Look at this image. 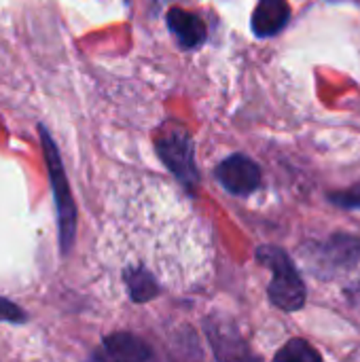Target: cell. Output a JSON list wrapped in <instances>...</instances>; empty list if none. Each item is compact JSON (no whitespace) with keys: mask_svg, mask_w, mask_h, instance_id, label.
<instances>
[{"mask_svg":"<svg viewBox=\"0 0 360 362\" xmlns=\"http://www.w3.org/2000/svg\"><path fill=\"white\" fill-rule=\"evenodd\" d=\"M257 261L272 272V282L267 286V297L272 305L289 314L299 312L306 305L308 288L291 257L282 248L265 244L257 248Z\"/></svg>","mask_w":360,"mask_h":362,"instance_id":"cell-1","label":"cell"},{"mask_svg":"<svg viewBox=\"0 0 360 362\" xmlns=\"http://www.w3.org/2000/svg\"><path fill=\"white\" fill-rule=\"evenodd\" d=\"M151 348L132 333L108 335L102 346L91 354L89 362H146Z\"/></svg>","mask_w":360,"mask_h":362,"instance_id":"cell-7","label":"cell"},{"mask_svg":"<svg viewBox=\"0 0 360 362\" xmlns=\"http://www.w3.org/2000/svg\"><path fill=\"white\" fill-rule=\"evenodd\" d=\"M329 202L335 204L342 210H360V182L346 189V191H335L329 195Z\"/></svg>","mask_w":360,"mask_h":362,"instance_id":"cell-12","label":"cell"},{"mask_svg":"<svg viewBox=\"0 0 360 362\" xmlns=\"http://www.w3.org/2000/svg\"><path fill=\"white\" fill-rule=\"evenodd\" d=\"M40 142H42V155H45L47 174H49V182H51V191H53V202H55L59 248H62V255H68L74 244V235H76V206H74V199L70 193V182L66 176L57 144L45 125H40Z\"/></svg>","mask_w":360,"mask_h":362,"instance_id":"cell-2","label":"cell"},{"mask_svg":"<svg viewBox=\"0 0 360 362\" xmlns=\"http://www.w3.org/2000/svg\"><path fill=\"white\" fill-rule=\"evenodd\" d=\"M274 362H323V356L306 339H291L278 350Z\"/></svg>","mask_w":360,"mask_h":362,"instance_id":"cell-11","label":"cell"},{"mask_svg":"<svg viewBox=\"0 0 360 362\" xmlns=\"http://www.w3.org/2000/svg\"><path fill=\"white\" fill-rule=\"evenodd\" d=\"M219 185L238 197H246L261 187V168L246 155H231L219 163L214 172Z\"/></svg>","mask_w":360,"mask_h":362,"instance_id":"cell-5","label":"cell"},{"mask_svg":"<svg viewBox=\"0 0 360 362\" xmlns=\"http://www.w3.org/2000/svg\"><path fill=\"white\" fill-rule=\"evenodd\" d=\"M155 151L163 165L178 178L187 191H195L199 185V172L195 165V146L191 134L176 123L159 129L155 138Z\"/></svg>","mask_w":360,"mask_h":362,"instance_id":"cell-4","label":"cell"},{"mask_svg":"<svg viewBox=\"0 0 360 362\" xmlns=\"http://www.w3.org/2000/svg\"><path fill=\"white\" fill-rule=\"evenodd\" d=\"M291 21V6L286 0H259L252 11L250 28L257 38H272L280 34Z\"/></svg>","mask_w":360,"mask_h":362,"instance_id":"cell-8","label":"cell"},{"mask_svg":"<svg viewBox=\"0 0 360 362\" xmlns=\"http://www.w3.org/2000/svg\"><path fill=\"white\" fill-rule=\"evenodd\" d=\"M306 267L320 280H331L354 269L360 263V238L352 233H333L323 242H310L301 248Z\"/></svg>","mask_w":360,"mask_h":362,"instance_id":"cell-3","label":"cell"},{"mask_svg":"<svg viewBox=\"0 0 360 362\" xmlns=\"http://www.w3.org/2000/svg\"><path fill=\"white\" fill-rule=\"evenodd\" d=\"M346 297H348V301H350L354 308H359L360 310V280H356L354 284H350V286L346 288Z\"/></svg>","mask_w":360,"mask_h":362,"instance_id":"cell-14","label":"cell"},{"mask_svg":"<svg viewBox=\"0 0 360 362\" xmlns=\"http://www.w3.org/2000/svg\"><path fill=\"white\" fill-rule=\"evenodd\" d=\"M123 282H125L127 293H129L134 303H146V301H151V299H155L159 295V286H157L153 274L146 272L140 265L127 267L123 272Z\"/></svg>","mask_w":360,"mask_h":362,"instance_id":"cell-10","label":"cell"},{"mask_svg":"<svg viewBox=\"0 0 360 362\" xmlns=\"http://www.w3.org/2000/svg\"><path fill=\"white\" fill-rule=\"evenodd\" d=\"M166 19H168L170 32L176 36V40L182 49H197L204 45L208 30H206V23L195 13H189L185 8L174 6L168 11Z\"/></svg>","mask_w":360,"mask_h":362,"instance_id":"cell-9","label":"cell"},{"mask_svg":"<svg viewBox=\"0 0 360 362\" xmlns=\"http://www.w3.org/2000/svg\"><path fill=\"white\" fill-rule=\"evenodd\" d=\"M206 333L219 362H261V358L242 339L238 329L227 320H206Z\"/></svg>","mask_w":360,"mask_h":362,"instance_id":"cell-6","label":"cell"},{"mask_svg":"<svg viewBox=\"0 0 360 362\" xmlns=\"http://www.w3.org/2000/svg\"><path fill=\"white\" fill-rule=\"evenodd\" d=\"M0 322H13V325L25 322V314L21 308H17L15 303L0 297Z\"/></svg>","mask_w":360,"mask_h":362,"instance_id":"cell-13","label":"cell"}]
</instances>
